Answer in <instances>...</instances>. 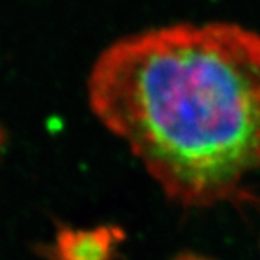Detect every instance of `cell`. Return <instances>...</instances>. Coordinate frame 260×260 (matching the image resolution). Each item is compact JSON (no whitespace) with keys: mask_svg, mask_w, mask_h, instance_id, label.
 <instances>
[{"mask_svg":"<svg viewBox=\"0 0 260 260\" xmlns=\"http://www.w3.org/2000/svg\"><path fill=\"white\" fill-rule=\"evenodd\" d=\"M91 110L169 200L250 198L260 172V35L232 22L175 23L116 41L88 80Z\"/></svg>","mask_w":260,"mask_h":260,"instance_id":"1","label":"cell"},{"mask_svg":"<svg viewBox=\"0 0 260 260\" xmlns=\"http://www.w3.org/2000/svg\"><path fill=\"white\" fill-rule=\"evenodd\" d=\"M126 234L117 225L59 227L42 251L47 260H114Z\"/></svg>","mask_w":260,"mask_h":260,"instance_id":"2","label":"cell"},{"mask_svg":"<svg viewBox=\"0 0 260 260\" xmlns=\"http://www.w3.org/2000/svg\"><path fill=\"white\" fill-rule=\"evenodd\" d=\"M174 260H210V259H205V257H203V256H200V254H194V253H182V254L177 256Z\"/></svg>","mask_w":260,"mask_h":260,"instance_id":"3","label":"cell"}]
</instances>
